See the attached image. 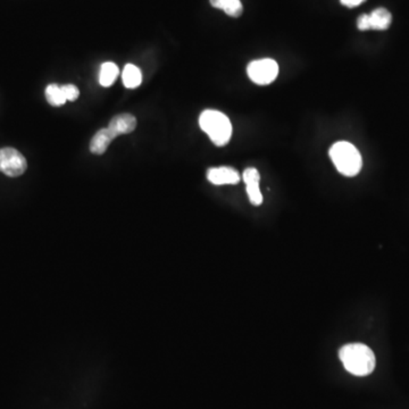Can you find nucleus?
Masks as SVG:
<instances>
[{
	"instance_id": "nucleus-15",
	"label": "nucleus",
	"mask_w": 409,
	"mask_h": 409,
	"mask_svg": "<svg viewBox=\"0 0 409 409\" xmlns=\"http://www.w3.org/2000/svg\"><path fill=\"white\" fill-rule=\"evenodd\" d=\"M61 90L64 92L65 98L69 101H76L80 96V91L74 84H65L61 86Z\"/></svg>"
},
{
	"instance_id": "nucleus-13",
	"label": "nucleus",
	"mask_w": 409,
	"mask_h": 409,
	"mask_svg": "<svg viewBox=\"0 0 409 409\" xmlns=\"http://www.w3.org/2000/svg\"><path fill=\"white\" fill-rule=\"evenodd\" d=\"M118 67L116 64H114L113 61H106L103 63L101 67V74H99V84L101 86H111V84H114L115 80H116L117 76H118Z\"/></svg>"
},
{
	"instance_id": "nucleus-8",
	"label": "nucleus",
	"mask_w": 409,
	"mask_h": 409,
	"mask_svg": "<svg viewBox=\"0 0 409 409\" xmlns=\"http://www.w3.org/2000/svg\"><path fill=\"white\" fill-rule=\"evenodd\" d=\"M136 118L131 114H120L113 117L108 128L115 136L131 133L136 130Z\"/></svg>"
},
{
	"instance_id": "nucleus-11",
	"label": "nucleus",
	"mask_w": 409,
	"mask_h": 409,
	"mask_svg": "<svg viewBox=\"0 0 409 409\" xmlns=\"http://www.w3.org/2000/svg\"><path fill=\"white\" fill-rule=\"evenodd\" d=\"M123 84L128 89H136L141 84L142 74L139 67L133 64H128L124 67L122 73Z\"/></svg>"
},
{
	"instance_id": "nucleus-14",
	"label": "nucleus",
	"mask_w": 409,
	"mask_h": 409,
	"mask_svg": "<svg viewBox=\"0 0 409 409\" xmlns=\"http://www.w3.org/2000/svg\"><path fill=\"white\" fill-rule=\"evenodd\" d=\"M46 98L48 103L55 107L63 106L67 101L64 92L61 90V86L59 84H49L46 88Z\"/></svg>"
},
{
	"instance_id": "nucleus-10",
	"label": "nucleus",
	"mask_w": 409,
	"mask_h": 409,
	"mask_svg": "<svg viewBox=\"0 0 409 409\" xmlns=\"http://www.w3.org/2000/svg\"><path fill=\"white\" fill-rule=\"evenodd\" d=\"M368 30H387L393 22V16L385 9H378L368 15Z\"/></svg>"
},
{
	"instance_id": "nucleus-12",
	"label": "nucleus",
	"mask_w": 409,
	"mask_h": 409,
	"mask_svg": "<svg viewBox=\"0 0 409 409\" xmlns=\"http://www.w3.org/2000/svg\"><path fill=\"white\" fill-rule=\"evenodd\" d=\"M213 7L222 9L228 16L239 17L243 14V4L240 0H211Z\"/></svg>"
},
{
	"instance_id": "nucleus-6",
	"label": "nucleus",
	"mask_w": 409,
	"mask_h": 409,
	"mask_svg": "<svg viewBox=\"0 0 409 409\" xmlns=\"http://www.w3.org/2000/svg\"><path fill=\"white\" fill-rule=\"evenodd\" d=\"M243 181L247 188L248 197L251 201V205L253 206H259L263 203L262 192L259 188V181H261V176H259L258 171L253 167H249L243 172Z\"/></svg>"
},
{
	"instance_id": "nucleus-7",
	"label": "nucleus",
	"mask_w": 409,
	"mask_h": 409,
	"mask_svg": "<svg viewBox=\"0 0 409 409\" xmlns=\"http://www.w3.org/2000/svg\"><path fill=\"white\" fill-rule=\"evenodd\" d=\"M207 178L215 186L224 184H237L240 182V176L237 170L232 167L222 166L211 168L207 172Z\"/></svg>"
},
{
	"instance_id": "nucleus-5",
	"label": "nucleus",
	"mask_w": 409,
	"mask_h": 409,
	"mask_svg": "<svg viewBox=\"0 0 409 409\" xmlns=\"http://www.w3.org/2000/svg\"><path fill=\"white\" fill-rule=\"evenodd\" d=\"M247 72L253 84L268 86L278 78V65L273 59H259L251 61V64L248 65Z\"/></svg>"
},
{
	"instance_id": "nucleus-9",
	"label": "nucleus",
	"mask_w": 409,
	"mask_h": 409,
	"mask_svg": "<svg viewBox=\"0 0 409 409\" xmlns=\"http://www.w3.org/2000/svg\"><path fill=\"white\" fill-rule=\"evenodd\" d=\"M115 138L117 136L108 128H101L92 138L90 142V151L95 155H103Z\"/></svg>"
},
{
	"instance_id": "nucleus-3",
	"label": "nucleus",
	"mask_w": 409,
	"mask_h": 409,
	"mask_svg": "<svg viewBox=\"0 0 409 409\" xmlns=\"http://www.w3.org/2000/svg\"><path fill=\"white\" fill-rule=\"evenodd\" d=\"M330 157L335 168L343 176L353 178L362 170V155L358 149L349 142L340 141L334 143L330 149Z\"/></svg>"
},
{
	"instance_id": "nucleus-1",
	"label": "nucleus",
	"mask_w": 409,
	"mask_h": 409,
	"mask_svg": "<svg viewBox=\"0 0 409 409\" xmlns=\"http://www.w3.org/2000/svg\"><path fill=\"white\" fill-rule=\"evenodd\" d=\"M339 357L345 370L353 375H370L375 368V355L364 343H348L343 345L340 349Z\"/></svg>"
},
{
	"instance_id": "nucleus-4",
	"label": "nucleus",
	"mask_w": 409,
	"mask_h": 409,
	"mask_svg": "<svg viewBox=\"0 0 409 409\" xmlns=\"http://www.w3.org/2000/svg\"><path fill=\"white\" fill-rule=\"evenodd\" d=\"M28 168L26 157L15 148L0 149V172L9 178H17L24 174Z\"/></svg>"
},
{
	"instance_id": "nucleus-2",
	"label": "nucleus",
	"mask_w": 409,
	"mask_h": 409,
	"mask_svg": "<svg viewBox=\"0 0 409 409\" xmlns=\"http://www.w3.org/2000/svg\"><path fill=\"white\" fill-rule=\"evenodd\" d=\"M199 126L213 143L218 147L228 145L231 139L232 124L226 114L221 111L207 109L199 117Z\"/></svg>"
},
{
	"instance_id": "nucleus-16",
	"label": "nucleus",
	"mask_w": 409,
	"mask_h": 409,
	"mask_svg": "<svg viewBox=\"0 0 409 409\" xmlns=\"http://www.w3.org/2000/svg\"><path fill=\"white\" fill-rule=\"evenodd\" d=\"M340 1H341L343 6H347L349 9H353V7H357V6L364 3L365 0H340Z\"/></svg>"
}]
</instances>
